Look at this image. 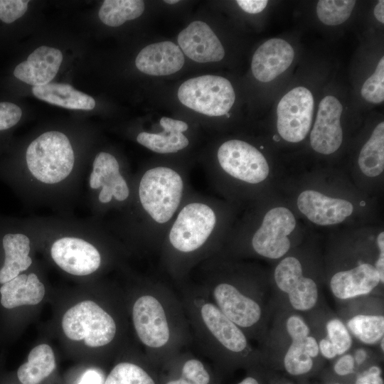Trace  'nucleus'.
Instances as JSON below:
<instances>
[{"mask_svg":"<svg viewBox=\"0 0 384 384\" xmlns=\"http://www.w3.org/2000/svg\"><path fill=\"white\" fill-rule=\"evenodd\" d=\"M136 336L152 365L166 366L193 341L179 296L151 284L137 294L131 306Z\"/></svg>","mask_w":384,"mask_h":384,"instance_id":"obj_1","label":"nucleus"},{"mask_svg":"<svg viewBox=\"0 0 384 384\" xmlns=\"http://www.w3.org/2000/svg\"><path fill=\"white\" fill-rule=\"evenodd\" d=\"M179 298L193 341L218 363L250 361L256 352L248 336L210 299L204 289H184Z\"/></svg>","mask_w":384,"mask_h":384,"instance_id":"obj_2","label":"nucleus"},{"mask_svg":"<svg viewBox=\"0 0 384 384\" xmlns=\"http://www.w3.org/2000/svg\"><path fill=\"white\" fill-rule=\"evenodd\" d=\"M210 301L248 336L257 338L264 332L267 316L264 294L252 286L218 279L203 287Z\"/></svg>","mask_w":384,"mask_h":384,"instance_id":"obj_3","label":"nucleus"},{"mask_svg":"<svg viewBox=\"0 0 384 384\" xmlns=\"http://www.w3.org/2000/svg\"><path fill=\"white\" fill-rule=\"evenodd\" d=\"M26 161L28 170L36 178L53 184L69 176L75 156L67 136L51 131L42 134L29 144Z\"/></svg>","mask_w":384,"mask_h":384,"instance_id":"obj_4","label":"nucleus"},{"mask_svg":"<svg viewBox=\"0 0 384 384\" xmlns=\"http://www.w3.org/2000/svg\"><path fill=\"white\" fill-rule=\"evenodd\" d=\"M62 329L73 341L98 348L110 344L116 338L117 324L114 318L93 301L80 302L64 314Z\"/></svg>","mask_w":384,"mask_h":384,"instance_id":"obj_5","label":"nucleus"},{"mask_svg":"<svg viewBox=\"0 0 384 384\" xmlns=\"http://www.w3.org/2000/svg\"><path fill=\"white\" fill-rule=\"evenodd\" d=\"M183 183L174 170L159 166L143 175L139 187L141 204L158 223L168 222L178 208L183 193Z\"/></svg>","mask_w":384,"mask_h":384,"instance_id":"obj_6","label":"nucleus"},{"mask_svg":"<svg viewBox=\"0 0 384 384\" xmlns=\"http://www.w3.org/2000/svg\"><path fill=\"white\" fill-rule=\"evenodd\" d=\"M177 95L186 107L211 117L228 113L235 100L230 82L223 77L211 75L187 80L180 85Z\"/></svg>","mask_w":384,"mask_h":384,"instance_id":"obj_7","label":"nucleus"},{"mask_svg":"<svg viewBox=\"0 0 384 384\" xmlns=\"http://www.w3.org/2000/svg\"><path fill=\"white\" fill-rule=\"evenodd\" d=\"M215 223V214L208 206L201 203L185 206L169 234L172 249L183 255L198 251L209 238Z\"/></svg>","mask_w":384,"mask_h":384,"instance_id":"obj_8","label":"nucleus"},{"mask_svg":"<svg viewBox=\"0 0 384 384\" xmlns=\"http://www.w3.org/2000/svg\"><path fill=\"white\" fill-rule=\"evenodd\" d=\"M314 97L304 87H297L284 95L277 108V127L285 141L297 143L308 134L312 123Z\"/></svg>","mask_w":384,"mask_h":384,"instance_id":"obj_9","label":"nucleus"},{"mask_svg":"<svg viewBox=\"0 0 384 384\" xmlns=\"http://www.w3.org/2000/svg\"><path fill=\"white\" fill-rule=\"evenodd\" d=\"M217 156L221 168L238 180L256 184L268 176L270 169L264 155L244 141L231 139L224 142Z\"/></svg>","mask_w":384,"mask_h":384,"instance_id":"obj_10","label":"nucleus"},{"mask_svg":"<svg viewBox=\"0 0 384 384\" xmlns=\"http://www.w3.org/2000/svg\"><path fill=\"white\" fill-rule=\"evenodd\" d=\"M274 279L294 310L309 311L318 304V284L312 278L304 275L302 265L297 257L288 256L282 259L274 269Z\"/></svg>","mask_w":384,"mask_h":384,"instance_id":"obj_11","label":"nucleus"},{"mask_svg":"<svg viewBox=\"0 0 384 384\" xmlns=\"http://www.w3.org/2000/svg\"><path fill=\"white\" fill-rule=\"evenodd\" d=\"M296 226L293 213L285 207L270 209L252 238V247L259 255L272 260L284 256L290 249L288 235Z\"/></svg>","mask_w":384,"mask_h":384,"instance_id":"obj_12","label":"nucleus"},{"mask_svg":"<svg viewBox=\"0 0 384 384\" xmlns=\"http://www.w3.org/2000/svg\"><path fill=\"white\" fill-rule=\"evenodd\" d=\"M50 254L63 270L77 276L90 274L101 264V256L97 248L78 238L65 237L55 240Z\"/></svg>","mask_w":384,"mask_h":384,"instance_id":"obj_13","label":"nucleus"},{"mask_svg":"<svg viewBox=\"0 0 384 384\" xmlns=\"http://www.w3.org/2000/svg\"><path fill=\"white\" fill-rule=\"evenodd\" d=\"M342 110L341 103L334 96L327 95L321 100L310 134L311 146L316 152L331 154L341 146Z\"/></svg>","mask_w":384,"mask_h":384,"instance_id":"obj_14","label":"nucleus"},{"mask_svg":"<svg viewBox=\"0 0 384 384\" xmlns=\"http://www.w3.org/2000/svg\"><path fill=\"white\" fill-rule=\"evenodd\" d=\"M177 41L182 53L198 63L218 62L225 56L220 40L202 21L191 22L178 33Z\"/></svg>","mask_w":384,"mask_h":384,"instance_id":"obj_15","label":"nucleus"},{"mask_svg":"<svg viewBox=\"0 0 384 384\" xmlns=\"http://www.w3.org/2000/svg\"><path fill=\"white\" fill-rule=\"evenodd\" d=\"M297 206L310 221L319 225L340 223L353 210L350 201L329 197L314 190L302 192L297 198Z\"/></svg>","mask_w":384,"mask_h":384,"instance_id":"obj_16","label":"nucleus"},{"mask_svg":"<svg viewBox=\"0 0 384 384\" xmlns=\"http://www.w3.org/2000/svg\"><path fill=\"white\" fill-rule=\"evenodd\" d=\"M294 58V50L287 41L277 38L269 39L252 56V75L260 82H270L290 66Z\"/></svg>","mask_w":384,"mask_h":384,"instance_id":"obj_17","label":"nucleus"},{"mask_svg":"<svg viewBox=\"0 0 384 384\" xmlns=\"http://www.w3.org/2000/svg\"><path fill=\"white\" fill-rule=\"evenodd\" d=\"M379 284L380 278L375 266L365 262L336 272L329 287L337 299L346 301L370 294Z\"/></svg>","mask_w":384,"mask_h":384,"instance_id":"obj_18","label":"nucleus"},{"mask_svg":"<svg viewBox=\"0 0 384 384\" xmlns=\"http://www.w3.org/2000/svg\"><path fill=\"white\" fill-rule=\"evenodd\" d=\"M90 186L93 189L102 186L99 200L103 203L110 202L112 197L123 201L129 194L127 183L119 173L117 159L107 152H100L95 156L90 176Z\"/></svg>","mask_w":384,"mask_h":384,"instance_id":"obj_19","label":"nucleus"},{"mask_svg":"<svg viewBox=\"0 0 384 384\" xmlns=\"http://www.w3.org/2000/svg\"><path fill=\"white\" fill-rule=\"evenodd\" d=\"M63 60V54L57 48L41 46L27 59L18 64L13 74L18 80L28 85L42 86L50 83L56 75Z\"/></svg>","mask_w":384,"mask_h":384,"instance_id":"obj_20","label":"nucleus"},{"mask_svg":"<svg viewBox=\"0 0 384 384\" xmlns=\"http://www.w3.org/2000/svg\"><path fill=\"white\" fill-rule=\"evenodd\" d=\"M185 62L179 46L171 41L152 43L137 55L135 65L145 74L163 76L174 74L181 69Z\"/></svg>","mask_w":384,"mask_h":384,"instance_id":"obj_21","label":"nucleus"},{"mask_svg":"<svg viewBox=\"0 0 384 384\" xmlns=\"http://www.w3.org/2000/svg\"><path fill=\"white\" fill-rule=\"evenodd\" d=\"M45 295V287L34 273L20 274L0 286V305L7 311L36 305Z\"/></svg>","mask_w":384,"mask_h":384,"instance_id":"obj_22","label":"nucleus"},{"mask_svg":"<svg viewBox=\"0 0 384 384\" xmlns=\"http://www.w3.org/2000/svg\"><path fill=\"white\" fill-rule=\"evenodd\" d=\"M159 124L162 132H141L137 137V142L159 154L177 152L188 145V139L183 134L188 129V124L185 122L163 117Z\"/></svg>","mask_w":384,"mask_h":384,"instance_id":"obj_23","label":"nucleus"},{"mask_svg":"<svg viewBox=\"0 0 384 384\" xmlns=\"http://www.w3.org/2000/svg\"><path fill=\"white\" fill-rule=\"evenodd\" d=\"M4 260L0 267V285L26 270L32 263L30 240L24 234L8 233L1 238Z\"/></svg>","mask_w":384,"mask_h":384,"instance_id":"obj_24","label":"nucleus"},{"mask_svg":"<svg viewBox=\"0 0 384 384\" xmlns=\"http://www.w3.org/2000/svg\"><path fill=\"white\" fill-rule=\"evenodd\" d=\"M32 92L41 100L67 109L90 110L95 106V101L91 96L68 84L50 82L33 87Z\"/></svg>","mask_w":384,"mask_h":384,"instance_id":"obj_25","label":"nucleus"},{"mask_svg":"<svg viewBox=\"0 0 384 384\" xmlns=\"http://www.w3.org/2000/svg\"><path fill=\"white\" fill-rule=\"evenodd\" d=\"M169 366L176 372L164 384H211L212 376L204 362L191 352L184 351L169 362Z\"/></svg>","mask_w":384,"mask_h":384,"instance_id":"obj_26","label":"nucleus"},{"mask_svg":"<svg viewBox=\"0 0 384 384\" xmlns=\"http://www.w3.org/2000/svg\"><path fill=\"white\" fill-rule=\"evenodd\" d=\"M55 368L54 353L48 344L34 347L28 356V361L17 370V378L21 384H39Z\"/></svg>","mask_w":384,"mask_h":384,"instance_id":"obj_27","label":"nucleus"},{"mask_svg":"<svg viewBox=\"0 0 384 384\" xmlns=\"http://www.w3.org/2000/svg\"><path fill=\"white\" fill-rule=\"evenodd\" d=\"M363 174L375 177L384 170V123L380 122L362 147L358 159Z\"/></svg>","mask_w":384,"mask_h":384,"instance_id":"obj_28","label":"nucleus"},{"mask_svg":"<svg viewBox=\"0 0 384 384\" xmlns=\"http://www.w3.org/2000/svg\"><path fill=\"white\" fill-rule=\"evenodd\" d=\"M351 336L366 345L378 343L384 337V316L380 314H357L345 323Z\"/></svg>","mask_w":384,"mask_h":384,"instance_id":"obj_29","label":"nucleus"},{"mask_svg":"<svg viewBox=\"0 0 384 384\" xmlns=\"http://www.w3.org/2000/svg\"><path fill=\"white\" fill-rule=\"evenodd\" d=\"M144 8V2L141 0H105L100 9L99 17L107 26H119L139 17Z\"/></svg>","mask_w":384,"mask_h":384,"instance_id":"obj_30","label":"nucleus"},{"mask_svg":"<svg viewBox=\"0 0 384 384\" xmlns=\"http://www.w3.org/2000/svg\"><path fill=\"white\" fill-rule=\"evenodd\" d=\"M104 384H158L149 368L134 362L117 363L107 375Z\"/></svg>","mask_w":384,"mask_h":384,"instance_id":"obj_31","label":"nucleus"},{"mask_svg":"<svg viewBox=\"0 0 384 384\" xmlns=\"http://www.w3.org/2000/svg\"><path fill=\"white\" fill-rule=\"evenodd\" d=\"M304 338H291L283 358L286 371L292 375H301L309 373L313 367L314 361L308 354Z\"/></svg>","mask_w":384,"mask_h":384,"instance_id":"obj_32","label":"nucleus"},{"mask_svg":"<svg viewBox=\"0 0 384 384\" xmlns=\"http://www.w3.org/2000/svg\"><path fill=\"white\" fill-rule=\"evenodd\" d=\"M355 4L353 0H320L316 5L317 16L325 25H340L348 19Z\"/></svg>","mask_w":384,"mask_h":384,"instance_id":"obj_33","label":"nucleus"},{"mask_svg":"<svg viewBox=\"0 0 384 384\" xmlns=\"http://www.w3.org/2000/svg\"><path fill=\"white\" fill-rule=\"evenodd\" d=\"M326 338L334 346L337 356L347 353L353 345V338L346 324L338 317L330 318L325 326Z\"/></svg>","mask_w":384,"mask_h":384,"instance_id":"obj_34","label":"nucleus"},{"mask_svg":"<svg viewBox=\"0 0 384 384\" xmlns=\"http://www.w3.org/2000/svg\"><path fill=\"white\" fill-rule=\"evenodd\" d=\"M363 98L370 103L379 104L384 100V57L383 56L375 72L364 82L361 90Z\"/></svg>","mask_w":384,"mask_h":384,"instance_id":"obj_35","label":"nucleus"},{"mask_svg":"<svg viewBox=\"0 0 384 384\" xmlns=\"http://www.w3.org/2000/svg\"><path fill=\"white\" fill-rule=\"evenodd\" d=\"M29 1L0 0V20L10 24L21 18L27 11Z\"/></svg>","mask_w":384,"mask_h":384,"instance_id":"obj_36","label":"nucleus"},{"mask_svg":"<svg viewBox=\"0 0 384 384\" xmlns=\"http://www.w3.org/2000/svg\"><path fill=\"white\" fill-rule=\"evenodd\" d=\"M22 110L13 102H0V132L14 127L21 119Z\"/></svg>","mask_w":384,"mask_h":384,"instance_id":"obj_37","label":"nucleus"},{"mask_svg":"<svg viewBox=\"0 0 384 384\" xmlns=\"http://www.w3.org/2000/svg\"><path fill=\"white\" fill-rule=\"evenodd\" d=\"M285 330L289 338H304L310 334L308 324L297 314H292L287 317Z\"/></svg>","mask_w":384,"mask_h":384,"instance_id":"obj_38","label":"nucleus"},{"mask_svg":"<svg viewBox=\"0 0 384 384\" xmlns=\"http://www.w3.org/2000/svg\"><path fill=\"white\" fill-rule=\"evenodd\" d=\"M355 361L353 355L344 353L337 359L334 366V372L338 375H348L353 373Z\"/></svg>","mask_w":384,"mask_h":384,"instance_id":"obj_39","label":"nucleus"},{"mask_svg":"<svg viewBox=\"0 0 384 384\" xmlns=\"http://www.w3.org/2000/svg\"><path fill=\"white\" fill-rule=\"evenodd\" d=\"M381 373L380 367L372 366L357 378L356 384H384Z\"/></svg>","mask_w":384,"mask_h":384,"instance_id":"obj_40","label":"nucleus"},{"mask_svg":"<svg viewBox=\"0 0 384 384\" xmlns=\"http://www.w3.org/2000/svg\"><path fill=\"white\" fill-rule=\"evenodd\" d=\"M236 2L244 11L252 14L262 11L268 3L267 0H238Z\"/></svg>","mask_w":384,"mask_h":384,"instance_id":"obj_41","label":"nucleus"},{"mask_svg":"<svg viewBox=\"0 0 384 384\" xmlns=\"http://www.w3.org/2000/svg\"><path fill=\"white\" fill-rule=\"evenodd\" d=\"M377 245L379 249L378 260L375 263V267L377 270L381 284L384 282V233L381 232L377 237Z\"/></svg>","mask_w":384,"mask_h":384,"instance_id":"obj_42","label":"nucleus"},{"mask_svg":"<svg viewBox=\"0 0 384 384\" xmlns=\"http://www.w3.org/2000/svg\"><path fill=\"white\" fill-rule=\"evenodd\" d=\"M318 342L319 353L324 358L327 359H334L338 356L334 346L326 338H322Z\"/></svg>","mask_w":384,"mask_h":384,"instance_id":"obj_43","label":"nucleus"},{"mask_svg":"<svg viewBox=\"0 0 384 384\" xmlns=\"http://www.w3.org/2000/svg\"><path fill=\"white\" fill-rule=\"evenodd\" d=\"M305 347L308 354L312 358H316L319 353V342L312 335L307 336L304 341Z\"/></svg>","mask_w":384,"mask_h":384,"instance_id":"obj_44","label":"nucleus"},{"mask_svg":"<svg viewBox=\"0 0 384 384\" xmlns=\"http://www.w3.org/2000/svg\"><path fill=\"white\" fill-rule=\"evenodd\" d=\"M100 375L94 370H87L82 376L78 384H101Z\"/></svg>","mask_w":384,"mask_h":384,"instance_id":"obj_45","label":"nucleus"},{"mask_svg":"<svg viewBox=\"0 0 384 384\" xmlns=\"http://www.w3.org/2000/svg\"><path fill=\"white\" fill-rule=\"evenodd\" d=\"M374 16L379 22L384 23V1H379L375 5Z\"/></svg>","mask_w":384,"mask_h":384,"instance_id":"obj_46","label":"nucleus"},{"mask_svg":"<svg viewBox=\"0 0 384 384\" xmlns=\"http://www.w3.org/2000/svg\"><path fill=\"white\" fill-rule=\"evenodd\" d=\"M353 356L355 363H356L357 365H361L366 360L368 357V353L364 348H359L355 351L354 356Z\"/></svg>","mask_w":384,"mask_h":384,"instance_id":"obj_47","label":"nucleus"},{"mask_svg":"<svg viewBox=\"0 0 384 384\" xmlns=\"http://www.w3.org/2000/svg\"><path fill=\"white\" fill-rule=\"evenodd\" d=\"M238 384H260V383L255 378L252 376H247L243 380H242L240 382H239Z\"/></svg>","mask_w":384,"mask_h":384,"instance_id":"obj_48","label":"nucleus"},{"mask_svg":"<svg viewBox=\"0 0 384 384\" xmlns=\"http://www.w3.org/2000/svg\"><path fill=\"white\" fill-rule=\"evenodd\" d=\"M379 345H380V351H382V353H383L384 351V346H383V343H384V337L383 338H381V340L379 341Z\"/></svg>","mask_w":384,"mask_h":384,"instance_id":"obj_49","label":"nucleus"},{"mask_svg":"<svg viewBox=\"0 0 384 384\" xmlns=\"http://www.w3.org/2000/svg\"><path fill=\"white\" fill-rule=\"evenodd\" d=\"M165 3L166 4H176L177 2H178V1H176V0H168V1H164Z\"/></svg>","mask_w":384,"mask_h":384,"instance_id":"obj_50","label":"nucleus"},{"mask_svg":"<svg viewBox=\"0 0 384 384\" xmlns=\"http://www.w3.org/2000/svg\"><path fill=\"white\" fill-rule=\"evenodd\" d=\"M336 384H339V383H336Z\"/></svg>","mask_w":384,"mask_h":384,"instance_id":"obj_51","label":"nucleus"}]
</instances>
